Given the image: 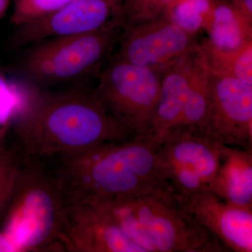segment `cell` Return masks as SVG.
<instances>
[{"mask_svg":"<svg viewBox=\"0 0 252 252\" xmlns=\"http://www.w3.org/2000/svg\"><path fill=\"white\" fill-rule=\"evenodd\" d=\"M28 86L24 102L11 124L24 155L46 158L129 140L94 89Z\"/></svg>","mask_w":252,"mask_h":252,"instance_id":"cell-1","label":"cell"},{"mask_svg":"<svg viewBox=\"0 0 252 252\" xmlns=\"http://www.w3.org/2000/svg\"><path fill=\"white\" fill-rule=\"evenodd\" d=\"M46 159L57 177L65 203L171 189L158 142L152 138L104 142Z\"/></svg>","mask_w":252,"mask_h":252,"instance_id":"cell-2","label":"cell"},{"mask_svg":"<svg viewBox=\"0 0 252 252\" xmlns=\"http://www.w3.org/2000/svg\"><path fill=\"white\" fill-rule=\"evenodd\" d=\"M64 205L59 181L47 160L23 154L0 213V229L19 252H64L60 241Z\"/></svg>","mask_w":252,"mask_h":252,"instance_id":"cell-3","label":"cell"},{"mask_svg":"<svg viewBox=\"0 0 252 252\" xmlns=\"http://www.w3.org/2000/svg\"><path fill=\"white\" fill-rule=\"evenodd\" d=\"M123 32L120 16L97 31L32 44L15 66L24 82L43 89L84 86L99 77Z\"/></svg>","mask_w":252,"mask_h":252,"instance_id":"cell-4","label":"cell"},{"mask_svg":"<svg viewBox=\"0 0 252 252\" xmlns=\"http://www.w3.org/2000/svg\"><path fill=\"white\" fill-rule=\"evenodd\" d=\"M94 89L128 139L150 138L160 91L161 73L113 59Z\"/></svg>","mask_w":252,"mask_h":252,"instance_id":"cell-5","label":"cell"},{"mask_svg":"<svg viewBox=\"0 0 252 252\" xmlns=\"http://www.w3.org/2000/svg\"><path fill=\"white\" fill-rule=\"evenodd\" d=\"M157 252H229L180 201L171 189L130 196Z\"/></svg>","mask_w":252,"mask_h":252,"instance_id":"cell-6","label":"cell"},{"mask_svg":"<svg viewBox=\"0 0 252 252\" xmlns=\"http://www.w3.org/2000/svg\"><path fill=\"white\" fill-rule=\"evenodd\" d=\"M167 182L175 195L207 190L217 171L221 144L196 126L177 124L158 141Z\"/></svg>","mask_w":252,"mask_h":252,"instance_id":"cell-7","label":"cell"},{"mask_svg":"<svg viewBox=\"0 0 252 252\" xmlns=\"http://www.w3.org/2000/svg\"><path fill=\"white\" fill-rule=\"evenodd\" d=\"M198 128L220 144L252 150V86L210 72L206 110Z\"/></svg>","mask_w":252,"mask_h":252,"instance_id":"cell-8","label":"cell"},{"mask_svg":"<svg viewBox=\"0 0 252 252\" xmlns=\"http://www.w3.org/2000/svg\"><path fill=\"white\" fill-rule=\"evenodd\" d=\"M169 15L123 28L114 59L140 67L160 69L179 59L199 41Z\"/></svg>","mask_w":252,"mask_h":252,"instance_id":"cell-9","label":"cell"},{"mask_svg":"<svg viewBox=\"0 0 252 252\" xmlns=\"http://www.w3.org/2000/svg\"><path fill=\"white\" fill-rule=\"evenodd\" d=\"M124 1L74 0L52 14L16 28L13 46L26 47L50 38L97 31L120 16Z\"/></svg>","mask_w":252,"mask_h":252,"instance_id":"cell-10","label":"cell"},{"mask_svg":"<svg viewBox=\"0 0 252 252\" xmlns=\"http://www.w3.org/2000/svg\"><path fill=\"white\" fill-rule=\"evenodd\" d=\"M60 241L64 252H144L89 200L65 203Z\"/></svg>","mask_w":252,"mask_h":252,"instance_id":"cell-11","label":"cell"},{"mask_svg":"<svg viewBox=\"0 0 252 252\" xmlns=\"http://www.w3.org/2000/svg\"><path fill=\"white\" fill-rule=\"evenodd\" d=\"M175 195L228 251L252 252V208L228 203L207 190Z\"/></svg>","mask_w":252,"mask_h":252,"instance_id":"cell-12","label":"cell"},{"mask_svg":"<svg viewBox=\"0 0 252 252\" xmlns=\"http://www.w3.org/2000/svg\"><path fill=\"white\" fill-rule=\"evenodd\" d=\"M207 190L228 203L252 208V150L221 144L218 167Z\"/></svg>","mask_w":252,"mask_h":252,"instance_id":"cell-13","label":"cell"},{"mask_svg":"<svg viewBox=\"0 0 252 252\" xmlns=\"http://www.w3.org/2000/svg\"><path fill=\"white\" fill-rule=\"evenodd\" d=\"M194 47L168 65L160 68V95L150 137L157 142L168 129L178 124L182 117L188 89L190 57Z\"/></svg>","mask_w":252,"mask_h":252,"instance_id":"cell-14","label":"cell"},{"mask_svg":"<svg viewBox=\"0 0 252 252\" xmlns=\"http://www.w3.org/2000/svg\"><path fill=\"white\" fill-rule=\"evenodd\" d=\"M203 30L212 44L223 49H235L252 40V25L228 0H213Z\"/></svg>","mask_w":252,"mask_h":252,"instance_id":"cell-15","label":"cell"},{"mask_svg":"<svg viewBox=\"0 0 252 252\" xmlns=\"http://www.w3.org/2000/svg\"><path fill=\"white\" fill-rule=\"evenodd\" d=\"M196 47L209 72L252 86V40L235 49H223L205 38Z\"/></svg>","mask_w":252,"mask_h":252,"instance_id":"cell-16","label":"cell"},{"mask_svg":"<svg viewBox=\"0 0 252 252\" xmlns=\"http://www.w3.org/2000/svg\"><path fill=\"white\" fill-rule=\"evenodd\" d=\"M87 200L94 202L122 233L144 252H157L153 242L137 217L129 197Z\"/></svg>","mask_w":252,"mask_h":252,"instance_id":"cell-17","label":"cell"},{"mask_svg":"<svg viewBox=\"0 0 252 252\" xmlns=\"http://www.w3.org/2000/svg\"><path fill=\"white\" fill-rule=\"evenodd\" d=\"M196 46L192 51L185 108L178 124L198 127L206 110L210 72L200 59Z\"/></svg>","mask_w":252,"mask_h":252,"instance_id":"cell-18","label":"cell"},{"mask_svg":"<svg viewBox=\"0 0 252 252\" xmlns=\"http://www.w3.org/2000/svg\"><path fill=\"white\" fill-rule=\"evenodd\" d=\"M213 0H176L165 14L185 30L198 34L210 14Z\"/></svg>","mask_w":252,"mask_h":252,"instance_id":"cell-19","label":"cell"},{"mask_svg":"<svg viewBox=\"0 0 252 252\" xmlns=\"http://www.w3.org/2000/svg\"><path fill=\"white\" fill-rule=\"evenodd\" d=\"M23 157L17 143L8 145L5 137H0V213L9 198Z\"/></svg>","mask_w":252,"mask_h":252,"instance_id":"cell-20","label":"cell"},{"mask_svg":"<svg viewBox=\"0 0 252 252\" xmlns=\"http://www.w3.org/2000/svg\"><path fill=\"white\" fill-rule=\"evenodd\" d=\"M176 0H125L121 18L123 28L152 21L166 12Z\"/></svg>","mask_w":252,"mask_h":252,"instance_id":"cell-21","label":"cell"},{"mask_svg":"<svg viewBox=\"0 0 252 252\" xmlns=\"http://www.w3.org/2000/svg\"><path fill=\"white\" fill-rule=\"evenodd\" d=\"M74 0H14L11 23L15 28L58 11Z\"/></svg>","mask_w":252,"mask_h":252,"instance_id":"cell-22","label":"cell"},{"mask_svg":"<svg viewBox=\"0 0 252 252\" xmlns=\"http://www.w3.org/2000/svg\"><path fill=\"white\" fill-rule=\"evenodd\" d=\"M243 18L252 25V0H228Z\"/></svg>","mask_w":252,"mask_h":252,"instance_id":"cell-23","label":"cell"},{"mask_svg":"<svg viewBox=\"0 0 252 252\" xmlns=\"http://www.w3.org/2000/svg\"><path fill=\"white\" fill-rule=\"evenodd\" d=\"M0 252H19L7 235L0 229Z\"/></svg>","mask_w":252,"mask_h":252,"instance_id":"cell-24","label":"cell"},{"mask_svg":"<svg viewBox=\"0 0 252 252\" xmlns=\"http://www.w3.org/2000/svg\"><path fill=\"white\" fill-rule=\"evenodd\" d=\"M10 84L11 81L8 80L4 73L0 69V96L9 90Z\"/></svg>","mask_w":252,"mask_h":252,"instance_id":"cell-25","label":"cell"},{"mask_svg":"<svg viewBox=\"0 0 252 252\" xmlns=\"http://www.w3.org/2000/svg\"><path fill=\"white\" fill-rule=\"evenodd\" d=\"M12 0H0V18L6 12Z\"/></svg>","mask_w":252,"mask_h":252,"instance_id":"cell-26","label":"cell"}]
</instances>
